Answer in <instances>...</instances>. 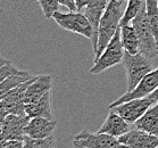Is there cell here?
Masks as SVG:
<instances>
[{"instance_id":"cell-9","label":"cell","mask_w":158,"mask_h":148,"mask_svg":"<svg viewBox=\"0 0 158 148\" xmlns=\"http://www.w3.org/2000/svg\"><path fill=\"white\" fill-rule=\"evenodd\" d=\"M31 80L32 79L22 82L2 97L1 103L4 105L7 114H17V115L25 114V90Z\"/></svg>"},{"instance_id":"cell-11","label":"cell","mask_w":158,"mask_h":148,"mask_svg":"<svg viewBox=\"0 0 158 148\" xmlns=\"http://www.w3.org/2000/svg\"><path fill=\"white\" fill-rule=\"evenodd\" d=\"M30 117L26 114L17 115V114H8L1 122V133L5 140L16 139L23 140L25 136L24 129L29 122Z\"/></svg>"},{"instance_id":"cell-30","label":"cell","mask_w":158,"mask_h":148,"mask_svg":"<svg viewBox=\"0 0 158 148\" xmlns=\"http://www.w3.org/2000/svg\"><path fill=\"white\" fill-rule=\"evenodd\" d=\"M118 1H121V2H125L126 4V1H127V0H118Z\"/></svg>"},{"instance_id":"cell-3","label":"cell","mask_w":158,"mask_h":148,"mask_svg":"<svg viewBox=\"0 0 158 148\" xmlns=\"http://www.w3.org/2000/svg\"><path fill=\"white\" fill-rule=\"evenodd\" d=\"M122 63L126 72V92L133 90L140 82V80L154 70L151 58L147 57L140 51L137 54H130L127 51H124Z\"/></svg>"},{"instance_id":"cell-2","label":"cell","mask_w":158,"mask_h":148,"mask_svg":"<svg viewBox=\"0 0 158 148\" xmlns=\"http://www.w3.org/2000/svg\"><path fill=\"white\" fill-rule=\"evenodd\" d=\"M131 24L137 31L139 44H140V53L151 59L158 56V44L155 38L152 27L148 21L147 13H146V1L140 8L139 13L135 15V17L132 19Z\"/></svg>"},{"instance_id":"cell-23","label":"cell","mask_w":158,"mask_h":148,"mask_svg":"<svg viewBox=\"0 0 158 148\" xmlns=\"http://www.w3.org/2000/svg\"><path fill=\"white\" fill-rule=\"evenodd\" d=\"M38 4L40 5L43 16L46 18H52L54 13L58 11L60 5L58 0H38Z\"/></svg>"},{"instance_id":"cell-28","label":"cell","mask_w":158,"mask_h":148,"mask_svg":"<svg viewBox=\"0 0 158 148\" xmlns=\"http://www.w3.org/2000/svg\"><path fill=\"white\" fill-rule=\"evenodd\" d=\"M148 97H150V99H151L152 101H154V103L158 101V87L156 88V89H155V90L152 91V92H151V94L149 95Z\"/></svg>"},{"instance_id":"cell-26","label":"cell","mask_w":158,"mask_h":148,"mask_svg":"<svg viewBox=\"0 0 158 148\" xmlns=\"http://www.w3.org/2000/svg\"><path fill=\"white\" fill-rule=\"evenodd\" d=\"M61 6H65L69 11H76V5L74 0H58Z\"/></svg>"},{"instance_id":"cell-4","label":"cell","mask_w":158,"mask_h":148,"mask_svg":"<svg viewBox=\"0 0 158 148\" xmlns=\"http://www.w3.org/2000/svg\"><path fill=\"white\" fill-rule=\"evenodd\" d=\"M124 51L125 50H124L122 41H121V27H118L114 36L108 42L107 47L105 48L104 51L101 53V55L97 59H94V66L89 70V72L91 74L98 75L106 70L122 63L123 57H124Z\"/></svg>"},{"instance_id":"cell-8","label":"cell","mask_w":158,"mask_h":148,"mask_svg":"<svg viewBox=\"0 0 158 148\" xmlns=\"http://www.w3.org/2000/svg\"><path fill=\"white\" fill-rule=\"evenodd\" d=\"M152 104L155 103L151 100L150 97L147 96V97L142 98L130 99L125 103H122V104L113 107L111 109H114L117 114H119L126 122H129L130 124H134L135 121L140 119Z\"/></svg>"},{"instance_id":"cell-17","label":"cell","mask_w":158,"mask_h":148,"mask_svg":"<svg viewBox=\"0 0 158 148\" xmlns=\"http://www.w3.org/2000/svg\"><path fill=\"white\" fill-rule=\"evenodd\" d=\"M133 125L137 129L158 136V101L151 105Z\"/></svg>"},{"instance_id":"cell-14","label":"cell","mask_w":158,"mask_h":148,"mask_svg":"<svg viewBox=\"0 0 158 148\" xmlns=\"http://www.w3.org/2000/svg\"><path fill=\"white\" fill-rule=\"evenodd\" d=\"M109 0H90L88 5H86L83 13L85 15L88 19L90 21L91 25L94 27V38L91 40L92 42V47L94 50H96L97 48V42H98V26H99V22H100V18L104 14L105 9L107 7Z\"/></svg>"},{"instance_id":"cell-6","label":"cell","mask_w":158,"mask_h":148,"mask_svg":"<svg viewBox=\"0 0 158 148\" xmlns=\"http://www.w3.org/2000/svg\"><path fill=\"white\" fill-rule=\"evenodd\" d=\"M73 146L76 148H116L123 147L118 139L107 133H90L82 130L76 134L73 140Z\"/></svg>"},{"instance_id":"cell-22","label":"cell","mask_w":158,"mask_h":148,"mask_svg":"<svg viewBox=\"0 0 158 148\" xmlns=\"http://www.w3.org/2000/svg\"><path fill=\"white\" fill-rule=\"evenodd\" d=\"M146 0H127L126 1L125 11L123 14V17L121 19V25L123 24H129L132 22V19L135 17V15L139 13L140 8L144 4Z\"/></svg>"},{"instance_id":"cell-21","label":"cell","mask_w":158,"mask_h":148,"mask_svg":"<svg viewBox=\"0 0 158 148\" xmlns=\"http://www.w3.org/2000/svg\"><path fill=\"white\" fill-rule=\"evenodd\" d=\"M146 13L148 21L150 23L155 38L158 44V1L157 0H146Z\"/></svg>"},{"instance_id":"cell-31","label":"cell","mask_w":158,"mask_h":148,"mask_svg":"<svg viewBox=\"0 0 158 148\" xmlns=\"http://www.w3.org/2000/svg\"><path fill=\"white\" fill-rule=\"evenodd\" d=\"M157 1H158V0H157Z\"/></svg>"},{"instance_id":"cell-1","label":"cell","mask_w":158,"mask_h":148,"mask_svg":"<svg viewBox=\"0 0 158 148\" xmlns=\"http://www.w3.org/2000/svg\"><path fill=\"white\" fill-rule=\"evenodd\" d=\"M124 4L125 2H121L118 0H109L98 26V42L94 50V59L100 56L105 48L107 47L108 42L118 30L125 11Z\"/></svg>"},{"instance_id":"cell-29","label":"cell","mask_w":158,"mask_h":148,"mask_svg":"<svg viewBox=\"0 0 158 148\" xmlns=\"http://www.w3.org/2000/svg\"><path fill=\"white\" fill-rule=\"evenodd\" d=\"M7 63H9V61H7V59L4 58L2 56H0V66L5 65V64H7Z\"/></svg>"},{"instance_id":"cell-12","label":"cell","mask_w":158,"mask_h":148,"mask_svg":"<svg viewBox=\"0 0 158 148\" xmlns=\"http://www.w3.org/2000/svg\"><path fill=\"white\" fill-rule=\"evenodd\" d=\"M131 125H133V124H130L129 122H126L125 120L123 119L119 114H117L114 109L109 108V113H108L107 117L105 120L104 124L98 130V132L107 133L109 136L118 138L126 132H129L132 129Z\"/></svg>"},{"instance_id":"cell-27","label":"cell","mask_w":158,"mask_h":148,"mask_svg":"<svg viewBox=\"0 0 158 148\" xmlns=\"http://www.w3.org/2000/svg\"><path fill=\"white\" fill-rule=\"evenodd\" d=\"M74 1H75V5H76V11H82L90 0H74Z\"/></svg>"},{"instance_id":"cell-16","label":"cell","mask_w":158,"mask_h":148,"mask_svg":"<svg viewBox=\"0 0 158 148\" xmlns=\"http://www.w3.org/2000/svg\"><path fill=\"white\" fill-rule=\"evenodd\" d=\"M25 114L30 119H32V117L54 119L50 106V91H48L47 94L38 100L25 104Z\"/></svg>"},{"instance_id":"cell-19","label":"cell","mask_w":158,"mask_h":148,"mask_svg":"<svg viewBox=\"0 0 158 148\" xmlns=\"http://www.w3.org/2000/svg\"><path fill=\"white\" fill-rule=\"evenodd\" d=\"M33 76L30 75L27 72H23L21 71L17 74H13L9 75L7 79H5L4 81L0 82V100L2 99L4 96L9 92L11 89H14L15 87H17L18 84H21L22 82H25L27 80L32 79Z\"/></svg>"},{"instance_id":"cell-15","label":"cell","mask_w":158,"mask_h":148,"mask_svg":"<svg viewBox=\"0 0 158 148\" xmlns=\"http://www.w3.org/2000/svg\"><path fill=\"white\" fill-rule=\"evenodd\" d=\"M51 87H52L51 75L47 74V75L33 76L25 90V104L40 99L48 91L51 90Z\"/></svg>"},{"instance_id":"cell-25","label":"cell","mask_w":158,"mask_h":148,"mask_svg":"<svg viewBox=\"0 0 158 148\" xmlns=\"http://www.w3.org/2000/svg\"><path fill=\"white\" fill-rule=\"evenodd\" d=\"M23 147V140H16V139H9L5 140L2 144V148H22Z\"/></svg>"},{"instance_id":"cell-20","label":"cell","mask_w":158,"mask_h":148,"mask_svg":"<svg viewBox=\"0 0 158 148\" xmlns=\"http://www.w3.org/2000/svg\"><path fill=\"white\" fill-rule=\"evenodd\" d=\"M55 146V138L51 134L46 138H32L24 136L23 147L24 148H51Z\"/></svg>"},{"instance_id":"cell-24","label":"cell","mask_w":158,"mask_h":148,"mask_svg":"<svg viewBox=\"0 0 158 148\" xmlns=\"http://www.w3.org/2000/svg\"><path fill=\"white\" fill-rule=\"evenodd\" d=\"M21 71L17 69H15L14 66L10 64V61L5 64V65L0 66V82L4 81L5 79H7L9 75H13V74H17Z\"/></svg>"},{"instance_id":"cell-10","label":"cell","mask_w":158,"mask_h":148,"mask_svg":"<svg viewBox=\"0 0 158 148\" xmlns=\"http://www.w3.org/2000/svg\"><path fill=\"white\" fill-rule=\"evenodd\" d=\"M123 147L130 148H156L158 147V136L140 129H131L129 132L117 138Z\"/></svg>"},{"instance_id":"cell-7","label":"cell","mask_w":158,"mask_h":148,"mask_svg":"<svg viewBox=\"0 0 158 148\" xmlns=\"http://www.w3.org/2000/svg\"><path fill=\"white\" fill-rule=\"evenodd\" d=\"M158 87V67L152 70L150 72L146 74V75L140 80V82L137 84V87L133 90L127 91L125 94L121 96L118 99L114 100L111 104L108 105V109L115 107L117 105L125 103L130 99H134V98H142L147 97L152 92V91Z\"/></svg>"},{"instance_id":"cell-5","label":"cell","mask_w":158,"mask_h":148,"mask_svg":"<svg viewBox=\"0 0 158 148\" xmlns=\"http://www.w3.org/2000/svg\"><path fill=\"white\" fill-rule=\"evenodd\" d=\"M52 19L60 26L61 29L76 33L84 36L86 39L92 40L94 38V27L91 25L84 13L77 11H71L69 13L55 11L52 15Z\"/></svg>"},{"instance_id":"cell-18","label":"cell","mask_w":158,"mask_h":148,"mask_svg":"<svg viewBox=\"0 0 158 148\" xmlns=\"http://www.w3.org/2000/svg\"><path fill=\"white\" fill-rule=\"evenodd\" d=\"M121 27V41L124 50L130 54H137L140 51V44H139V38H138L137 31L134 26L129 24H123L119 25Z\"/></svg>"},{"instance_id":"cell-13","label":"cell","mask_w":158,"mask_h":148,"mask_svg":"<svg viewBox=\"0 0 158 148\" xmlns=\"http://www.w3.org/2000/svg\"><path fill=\"white\" fill-rule=\"evenodd\" d=\"M56 125H57V121L55 119L32 117L26 124L24 133L32 138H46L54 133Z\"/></svg>"}]
</instances>
